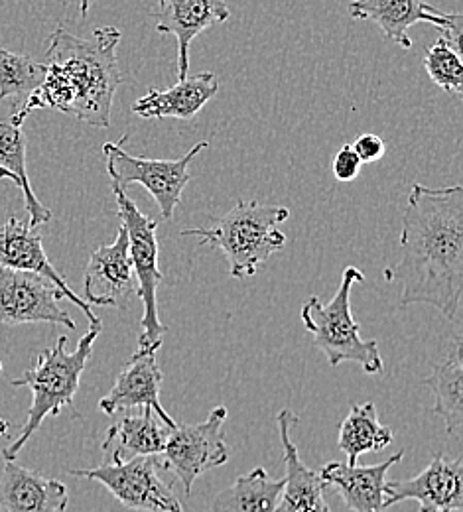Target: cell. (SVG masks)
<instances>
[{
	"label": "cell",
	"instance_id": "1",
	"mask_svg": "<svg viewBox=\"0 0 463 512\" xmlns=\"http://www.w3.org/2000/svg\"><path fill=\"white\" fill-rule=\"evenodd\" d=\"M400 306L428 304L456 320L463 294V188L414 184L402 211L400 260L385 268Z\"/></svg>",
	"mask_w": 463,
	"mask_h": 512
},
{
	"label": "cell",
	"instance_id": "2",
	"mask_svg": "<svg viewBox=\"0 0 463 512\" xmlns=\"http://www.w3.org/2000/svg\"><path fill=\"white\" fill-rule=\"evenodd\" d=\"M119 42L121 30L113 26L97 28L91 40L58 28L50 36L44 81L10 121L22 127L32 111L54 109L89 127H109L115 93L123 83L117 64Z\"/></svg>",
	"mask_w": 463,
	"mask_h": 512
},
{
	"label": "cell",
	"instance_id": "3",
	"mask_svg": "<svg viewBox=\"0 0 463 512\" xmlns=\"http://www.w3.org/2000/svg\"><path fill=\"white\" fill-rule=\"evenodd\" d=\"M286 207L263 205L259 201L239 199L223 217L211 219L205 229H186L182 237H199V245L219 249L233 278L255 276L274 253H278L286 237L276 225L288 221Z\"/></svg>",
	"mask_w": 463,
	"mask_h": 512
},
{
	"label": "cell",
	"instance_id": "4",
	"mask_svg": "<svg viewBox=\"0 0 463 512\" xmlns=\"http://www.w3.org/2000/svg\"><path fill=\"white\" fill-rule=\"evenodd\" d=\"M101 327L91 325V329L79 339L77 349L67 353V337H58L56 345L44 349L36 365L28 369L20 379H14L12 386H26L32 390V406L28 410L26 424L22 426L20 436L8 448L2 451L6 461H14L16 455L30 442V438L40 430L46 418L60 416L64 408L73 406V398L79 390L81 375L91 359L95 339L99 337Z\"/></svg>",
	"mask_w": 463,
	"mask_h": 512
},
{
	"label": "cell",
	"instance_id": "5",
	"mask_svg": "<svg viewBox=\"0 0 463 512\" xmlns=\"http://www.w3.org/2000/svg\"><path fill=\"white\" fill-rule=\"evenodd\" d=\"M361 282H365V274L347 266L331 302L324 304L318 296H310L300 310V318L306 331L312 333L314 347L326 355L331 367L355 363L365 373L377 375L383 371L379 343L361 337V327L351 312V288Z\"/></svg>",
	"mask_w": 463,
	"mask_h": 512
},
{
	"label": "cell",
	"instance_id": "6",
	"mask_svg": "<svg viewBox=\"0 0 463 512\" xmlns=\"http://www.w3.org/2000/svg\"><path fill=\"white\" fill-rule=\"evenodd\" d=\"M125 140L127 136H123L119 142L103 144L111 186L127 190L131 184H140L154 197L156 205L160 207L162 219L172 221L176 209L182 203V193L192 178L188 168L199 152H203L209 146V142L201 140L182 158L156 160V158L129 154L123 148Z\"/></svg>",
	"mask_w": 463,
	"mask_h": 512
},
{
	"label": "cell",
	"instance_id": "7",
	"mask_svg": "<svg viewBox=\"0 0 463 512\" xmlns=\"http://www.w3.org/2000/svg\"><path fill=\"white\" fill-rule=\"evenodd\" d=\"M117 199V213L121 225L127 229L129 237V255L133 262L134 280H136V294L142 300L144 314L140 320L142 335L138 339V347L148 345H162L164 333L168 327L158 318V284L164 280V274L158 268V221L146 217L134 203L127 197L125 190L111 186Z\"/></svg>",
	"mask_w": 463,
	"mask_h": 512
},
{
	"label": "cell",
	"instance_id": "8",
	"mask_svg": "<svg viewBox=\"0 0 463 512\" xmlns=\"http://www.w3.org/2000/svg\"><path fill=\"white\" fill-rule=\"evenodd\" d=\"M160 455H142L121 463L69 471L75 477L101 483L121 505L142 512H184L172 489L160 479Z\"/></svg>",
	"mask_w": 463,
	"mask_h": 512
},
{
	"label": "cell",
	"instance_id": "9",
	"mask_svg": "<svg viewBox=\"0 0 463 512\" xmlns=\"http://www.w3.org/2000/svg\"><path fill=\"white\" fill-rule=\"evenodd\" d=\"M227 416V408L217 406L201 424H176L172 428L160 459L162 467L178 477L186 495L192 493L196 479L205 471L229 461V448L223 434Z\"/></svg>",
	"mask_w": 463,
	"mask_h": 512
},
{
	"label": "cell",
	"instance_id": "10",
	"mask_svg": "<svg viewBox=\"0 0 463 512\" xmlns=\"http://www.w3.org/2000/svg\"><path fill=\"white\" fill-rule=\"evenodd\" d=\"M60 300H66V294L48 278L0 266V325L56 323L75 329Z\"/></svg>",
	"mask_w": 463,
	"mask_h": 512
},
{
	"label": "cell",
	"instance_id": "11",
	"mask_svg": "<svg viewBox=\"0 0 463 512\" xmlns=\"http://www.w3.org/2000/svg\"><path fill=\"white\" fill-rule=\"evenodd\" d=\"M349 14L353 20L375 22L387 38L404 50L412 48L408 30L418 22H430L442 32H448L446 38L460 48L462 16L442 12L424 0H351Z\"/></svg>",
	"mask_w": 463,
	"mask_h": 512
},
{
	"label": "cell",
	"instance_id": "12",
	"mask_svg": "<svg viewBox=\"0 0 463 512\" xmlns=\"http://www.w3.org/2000/svg\"><path fill=\"white\" fill-rule=\"evenodd\" d=\"M462 459L436 455L412 479L385 483V509L402 501H416L418 512H460L463 509Z\"/></svg>",
	"mask_w": 463,
	"mask_h": 512
},
{
	"label": "cell",
	"instance_id": "13",
	"mask_svg": "<svg viewBox=\"0 0 463 512\" xmlns=\"http://www.w3.org/2000/svg\"><path fill=\"white\" fill-rule=\"evenodd\" d=\"M162 345L138 347L131 361L119 373L113 388L99 400V410L107 416H115L127 408H150L170 428L176 426L172 416L160 404L162 371L156 363V351Z\"/></svg>",
	"mask_w": 463,
	"mask_h": 512
},
{
	"label": "cell",
	"instance_id": "14",
	"mask_svg": "<svg viewBox=\"0 0 463 512\" xmlns=\"http://www.w3.org/2000/svg\"><path fill=\"white\" fill-rule=\"evenodd\" d=\"M85 302L101 308H119L136 294L127 229L121 225L113 245L95 249L83 272Z\"/></svg>",
	"mask_w": 463,
	"mask_h": 512
},
{
	"label": "cell",
	"instance_id": "15",
	"mask_svg": "<svg viewBox=\"0 0 463 512\" xmlns=\"http://www.w3.org/2000/svg\"><path fill=\"white\" fill-rule=\"evenodd\" d=\"M0 266L34 272V274L48 278L66 294V300L75 304L81 312H85L91 325L103 327V323L93 314L89 304L69 288L64 276L54 268V264L50 262V258L44 251L42 235L36 233V229L30 227L28 221L10 217L0 227Z\"/></svg>",
	"mask_w": 463,
	"mask_h": 512
},
{
	"label": "cell",
	"instance_id": "16",
	"mask_svg": "<svg viewBox=\"0 0 463 512\" xmlns=\"http://www.w3.org/2000/svg\"><path fill=\"white\" fill-rule=\"evenodd\" d=\"M156 30L178 40V77L190 71V48L201 32L225 22L231 16L223 0H158Z\"/></svg>",
	"mask_w": 463,
	"mask_h": 512
},
{
	"label": "cell",
	"instance_id": "17",
	"mask_svg": "<svg viewBox=\"0 0 463 512\" xmlns=\"http://www.w3.org/2000/svg\"><path fill=\"white\" fill-rule=\"evenodd\" d=\"M404 451H398L377 465H351L331 461L320 469L326 487H333L353 512H385V483L393 465L402 461Z\"/></svg>",
	"mask_w": 463,
	"mask_h": 512
},
{
	"label": "cell",
	"instance_id": "18",
	"mask_svg": "<svg viewBox=\"0 0 463 512\" xmlns=\"http://www.w3.org/2000/svg\"><path fill=\"white\" fill-rule=\"evenodd\" d=\"M282 448H284V489L280 497V505L276 512H330L326 505L324 491L326 483L320 477V471L310 469L302 459L300 453L290 438L292 426L298 424V416L284 408L276 416Z\"/></svg>",
	"mask_w": 463,
	"mask_h": 512
},
{
	"label": "cell",
	"instance_id": "19",
	"mask_svg": "<svg viewBox=\"0 0 463 512\" xmlns=\"http://www.w3.org/2000/svg\"><path fill=\"white\" fill-rule=\"evenodd\" d=\"M64 483L6 461L0 475V512H66Z\"/></svg>",
	"mask_w": 463,
	"mask_h": 512
},
{
	"label": "cell",
	"instance_id": "20",
	"mask_svg": "<svg viewBox=\"0 0 463 512\" xmlns=\"http://www.w3.org/2000/svg\"><path fill=\"white\" fill-rule=\"evenodd\" d=\"M219 81L215 73L203 71L182 77L174 87L150 89L133 105L134 115L142 119H182L192 121L199 111L217 95Z\"/></svg>",
	"mask_w": 463,
	"mask_h": 512
},
{
	"label": "cell",
	"instance_id": "21",
	"mask_svg": "<svg viewBox=\"0 0 463 512\" xmlns=\"http://www.w3.org/2000/svg\"><path fill=\"white\" fill-rule=\"evenodd\" d=\"M172 428L166 426L150 408L138 416H125L115 424L101 446L105 463H121L142 455H160Z\"/></svg>",
	"mask_w": 463,
	"mask_h": 512
},
{
	"label": "cell",
	"instance_id": "22",
	"mask_svg": "<svg viewBox=\"0 0 463 512\" xmlns=\"http://www.w3.org/2000/svg\"><path fill=\"white\" fill-rule=\"evenodd\" d=\"M282 489L284 479H270L266 469L255 467L231 487L217 493L207 512H276Z\"/></svg>",
	"mask_w": 463,
	"mask_h": 512
},
{
	"label": "cell",
	"instance_id": "23",
	"mask_svg": "<svg viewBox=\"0 0 463 512\" xmlns=\"http://www.w3.org/2000/svg\"><path fill=\"white\" fill-rule=\"evenodd\" d=\"M424 384L434 394V414L446 424L448 434L460 436L463 430L462 341H454L446 359L440 361Z\"/></svg>",
	"mask_w": 463,
	"mask_h": 512
},
{
	"label": "cell",
	"instance_id": "24",
	"mask_svg": "<svg viewBox=\"0 0 463 512\" xmlns=\"http://www.w3.org/2000/svg\"><path fill=\"white\" fill-rule=\"evenodd\" d=\"M393 444V430L379 422L373 402L353 404L339 426L337 446L355 465L363 453H377Z\"/></svg>",
	"mask_w": 463,
	"mask_h": 512
},
{
	"label": "cell",
	"instance_id": "25",
	"mask_svg": "<svg viewBox=\"0 0 463 512\" xmlns=\"http://www.w3.org/2000/svg\"><path fill=\"white\" fill-rule=\"evenodd\" d=\"M0 168L14 178V184L24 193L30 227L36 229L48 223L52 219V211L42 205L28 180L26 136L22 127H16L10 119H0Z\"/></svg>",
	"mask_w": 463,
	"mask_h": 512
},
{
	"label": "cell",
	"instance_id": "26",
	"mask_svg": "<svg viewBox=\"0 0 463 512\" xmlns=\"http://www.w3.org/2000/svg\"><path fill=\"white\" fill-rule=\"evenodd\" d=\"M46 64H38L32 58L12 54L0 48V101L22 99L38 89L44 81Z\"/></svg>",
	"mask_w": 463,
	"mask_h": 512
},
{
	"label": "cell",
	"instance_id": "27",
	"mask_svg": "<svg viewBox=\"0 0 463 512\" xmlns=\"http://www.w3.org/2000/svg\"><path fill=\"white\" fill-rule=\"evenodd\" d=\"M424 67L430 79L450 95H462L463 64L460 48L446 36L438 38L424 56Z\"/></svg>",
	"mask_w": 463,
	"mask_h": 512
},
{
	"label": "cell",
	"instance_id": "28",
	"mask_svg": "<svg viewBox=\"0 0 463 512\" xmlns=\"http://www.w3.org/2000/svg\"><path fill=\"white\" fill-rule=\"evenodd\" d=\"M361 158L355 154L353 146L351 144H345L339 148V152L335 154L333 158V164H331V170H333V176L337 182H353L359 172H361Z\"/></svg>",
	"mask_w": 463,
	"mask_h": 512
},
{
	"label": "cell",
	"instance_id": "29",
	"mask_svg": "<svg viewBox=\"0 0 463 512\" xmlns=\"http://www.w3.org/2000/svg\"><path fill=\"white\" fill-rule=\"evenodd\" d=\"M351 146H353L355 154L361 158V162H363V164H369V162H377V160H381V158H383V154H385V150H387L385 140H383L381 136H377V134H371V132L361 134V136H359Z\"/></svg>",
	"mask_w": 463,
	"mask_h": 512
},
{
	"label": "cell",
	"instance_id": "30",
	"mask_svg": "<svg viewBox=\"0 0 463 512\" xmlns=\"http://www.w3.org/2000/svg\"><path fill=\"white\" fill-rule=\"evenodd\" d=\"M89 6H91V0H79V10H81V14H83V16H87Z\"/></svg>",
	"mask_w": 463,
	"mask_h": 512
},
{
	"label": "cell",
	"instance_id": "31",
	"mask_svg": "<svg viewBox=\"0 0 463 512\" xmlns=\"http://www.w3.org/2000/svg\"><path fill=\"white\" fill-rule=\"evenodd\" d=\"M6 432H8V422L0 420V436H6Z\"/></svg>",
	"mask_w": 463,
	"mask_h": 512
},
{
	"label": "cell",
	"instance_id": "32",
	"mask_svg": "<svg viewBox=\"0 0 463 512\" xmlns=\"http://www.w3.org/2000/svg\"><path fill=\"white\" fill-rule=\"evenodd\" d=\"M0 180H10V182H14V178H12L6 170H2V168H0Z\"/></svg>",
	"mask_w": 463,
	"mask_h": 512
},
{
	"label": "cell",
	"instance_id": "33",
	"mask_svg": "<svg viewBox=\"0 0 463 512\" xmlns=\"http://www.w3.org/2000/svg\"><path fill=\"white\" fill-rule=\"evenodd\" d=\"M0 373H2V363H0Z\"/></svg>",
	"mask_w": 463,
	"mask_h": 512
}]
</instances>
